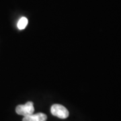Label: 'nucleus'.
<instances>
[{
	"label": "nucleus",
	"mask_w": 121,
	"mask_h": 121,
	"mask_svg": "<svg viewBox=\"0 0 121 121\" xmlns=\"http://www.w3.org/2000/svg\"><path fill=\"white\" fill-rule=\"evenodd\" d=\"M16 112L17 114L24 117H27L34 114L35 107L32 102H28L24 105H18L16 108Z\"/></svg>",
	"instance_id": "1"
},
{
	"label": "nucleus",
	"mask_w": 121,
	"mask_h": 121,
	"mask_svg": "<svg viewBox=\"0 0 121 121\" xmlns=\"http://www.w3.org/2000/svg\"><path fill=\"white\" fill-rule=\"evenodd\" d=\"M51 112L53 116L61 119H65L69 117L68 110L60 104H53L51 108Z\"/></svg>",
	"instance_id": "2"
},
{
	"label": "nucleus",
	"mask_w": 121,
	"mask_h": 121,
	"mask_svg": "<svg viewBox=\"0 0 121 121\" xmlns=\"http://www.w3.org/2000/svg\"><path fill=\"white\" fill-rule=\"evenodd\" d=\"M47 119V116L45 114L40 112L24 117L22 119V121H46Z\"/></svg>",
	"instance_id": "3"
},
{
	"label": "nucleus",
	"mask_w": 121,
	"mask_h": 121,
	"mask_svg": "<svg viewBox=\"0 0 121 121\" xmlns=\"http://www.w3.org/2000/svg\"><path fill=\"white\" fill-rule=\"evenodd\" d=\"M28 19L25 17H21L17 22V26L19 30H24L28 24Z\"/></svg>",
	"instance_id": "4"
}]
</instances>
